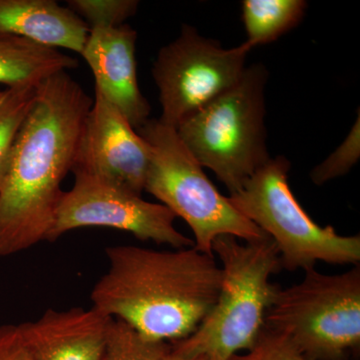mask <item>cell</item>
<instances>
[{"mask_svg":"<svg viewBox=\"0 0 360 360\" xmlns=\"http://www.w3.org/2000/svg\"><path fill=\"white\" fill-rule=\"evenodd\" d=\"M92 104L66 71L37 86L0 169V257L47 241Z\"/></svg>","mask_w":360,"mask_h":360,"instance_id":"obj_1","label":"cell"},{"mask_svg":"<svg viewBox=\"0 0 360 360\" xmlns=\"http://www.w3.org/2000/svg\"><path fill=\"white\" fill-rule=\"evenodd\" d=\"M108 272L92 288V307L150 340L174 343L193 335L219 296L222 269L193 248L156 250L110 246Z\"/></svg>","mask_w":360,"mask_h":360,"instance_id":"obj_2","label":"cell"},{"mask_svg":"<svg viewBox=\"0 0 360 360\" xmlns=\"http://www.w3.org/2000/svg\"><path fill=\"white\" fill-rule=\"evenodd\" d=\"M222 269L217 302L193 335L170 343L174 352L229 360L250 349L264 326L265 314L279 286L270 277L281 269L276 243L267 236L245 243L231 236L212 243Z\"/></svg>","mask_w":360,"mask_h":360,"instance_id":"obj_3","label":"cell"},{"mask_svg":"<svg viewBox=\"0 0 360 360\" xmlns=\"http://www.w3.org/2000/svg\"><path fill=\"white\" fill-rule=\"evenodd\" d=\"M267 79L264 65L246 68L238 84L175 129L187 150L231 194L271 158L264 124Z\"/></svg>","mask_w":360,"mask_h":360,"instance_id":"obj_4","label":"cell"},{"mask_svg":"<svg viewBox=\"0 0 360 360\" xmlns=\"http://www.w3.org/2000/svg\"><path fill=\"white\" fill-rule=\"evenodd\" d=\"M136 131L150 153L144 191L188 224L196 250L213 255V241L222 236L245 243L267 238L219 193L174 127L148 120Z\"/></svg>","mask_w":360,"mask_h":360,"instance_id":"obj_5","label":"cell"},{"mask_svg":"<svg viewBox=\"0 0 360 360\" xmlns=\"http://www.w3.org/2000/svg\"><path fill=\"white\" fill-rule=\"evenodd\" d=\"M290 170V162L283 156L270 158L229 200L274 241L281 269L304 271L319 262L359 265V236H340L333 226L317 224L291 191Z\"/></svg>","mask_w":360,"mask_h":360,"instance_id":"obj_6","label":"cell"},{"mask_svg":"<svg viewBox=\"0 0 360 360\" xmlns=\"http://www.w3.org/2000/svg\"><path fill=\"white\" fill-rule=\"evenodd\" d=\"M264 326L281 331L309 360H345L360 345V267L340 274L304 270L276 292Z\"/></svg>","mask_w":360,"mask_h":360,"instance_id":"obj_7","label":"cell"},{"mask_svg":"<svg viewBox=\"0 0 360 360\" xmlns=\"http://www.w3.org/2000/svg\"><path fill=\"white\" fill-rule=\"evenodd\" d=\"M251 49L243 42L225 49L184 25L179 37L158 52L153 68L160 90V122L176 129L180 122L234 86L246 70Z\"/></svg>","mask_w":360,"mask_h":360,"instance_id":"obj_8","label":"cell"},{"mask_svg":"<svg viewBox=\"0 0 360 360\" xmlns=\"http://www.w3.org/2000/svg\"><path fill=\"white\" fill-rule=\"evenodd\" d=\"M72 188L63 191L47 241L84 227H108L131 233L142 241L193 248V239L174 226V213L161 203L149 202L141 194L84 172H73Z\"/></svg>","mask_w":360,"mask_h":360,"instance_id":"obj_9","label":"cell"},{"mask_svg":"<svg viewBox=\"0 0 360 360\" xmlns=\"http://www.w3.org/2000/svg\"><path fill=\"white\" fill-rule=\"evenodd\" d=\"M149 161L148 143L122 112L96 89L71 172L94 175L141 195Z\"/></svg>","mask_w":360,"mask_h":360,"instance_id":"obj_10","label":"cell"},{"mask_svg":"<svg viewBox=\"0 0 360 360\" xmlns=\"http://www.w3.org/2000/svg\"><path fill=\"white\" fill-rule=\"evenodd\" d=\"M137 33L129 25L90 30L82 52L96 79V89L122 112L135 130L149 120L150 104L137 82Z\"/></svg>","mask_w":360,"mask_h":360,"instance_id":"obj_11","label":"cell"},{"mask_svg":"<svg viewBox=\"0 0 360 360\" xmlns=\"http://www.w3.org/2000/svg\"><path fill=\"white\" fill-rule=\"evenodd\" d=\"M111 321L96 307H73L18 326L34 360H101Z\"/></svg>","mask_w":360,"mask_h":360,"instance_id":"obj_12","label":"cell"},{"mask_svg":"<svg viewBox=\"0 0 360 360\" xmlns=\"http://www.w3.org/2000/svg\"><path fill=\"white\" fill-rule=\"evenodd\" d=\"M0 32L82 54L90 28L53 0H0Z\"/></svg>","mask_w":360,"mask_h":360,"instance_id":"obj_13","label":"cell"},{"mask_svg":"<svg viewBox=\"0 0 360 360\" xmlns=\"http://www.w3.org/2000/svg\"><path fill=\"white\" fill-rule=\"evenodd\" d=\"M78 66L77 58L30 40L0 32V84L39 86L46 78Z\"/></svg>","mask_w":360,"mask_h":360,"instance_id":"obj_14","label":"cell"},{"mask_svg":"<svg viewBox=\"0 0 360 360\" xmlns=\"http://www.w3.org/2000/svg\"><path fill=\"white\" fill-rule=\"evenodd\" d=\"M307 2L303 0H245L243 20L250 49L270 44L302 21Z\"/></svg>","mask_w":360,"mask_h":360,"instance_id":"obj_15","label":"cell"},{"mask_svg":"<svg viewBox=\"0 0 360 360\" xmlns=\"http://www.w3.org/2000/svg\"><path fill=\"white\" fill-rule=\"evenodd\" d=\"M170 349V343L148 340L125 322L112 319L101 360H163Z\"/></svg>","mask_w":360,"mask_h":360,"instance_id":"obj_16","label":"cell"},{"mask_svg":"<svg viewBox=\"0 0 360 360\" xmlns=\"http://www.w3.org/2000/svg\"><path fill=\"white\" fill-rule=\"evenodd\" d=\"M37 86L20 85L0 90V169L4 165L14 137L32 110Z\"/></svg>","mask_w":360,"mask_h":360,"instance_id":"obj_17","label":"cell"},{"mask_svg":"<svg viewBox=\"0 0 360 360\" xmlns=\"http://www.w3.org/2000/svg\"><path fill=\"white\" fill-rule=\"evenodd\" d=\"M137 0H68V7L89 26L112 28L124 25L139 8Z\"/></svg>","mask_w":360,"mask_h":360,"instance_id":"obj_18","label":"cell"},{"mask_svg":"<svg viewBox=\"0 0 360 360\" xmlns=\"http://www.w3.org/2000/svg\"><path fill=\"white\" fill-rule=\"evenodd\" d=\"M359 115L345 141L333 155L317 165L310 174L312 182L322 186L336 177L348 174L356 165L360 156Z\"/></svg>","mask_w":360,"mask_h":360,"instance_id":"obj_19","label":"cell"},{"mask_svg":"<svg viewBox=\"0 0 360 360\" xmlns=\"http://www.w3.org/2000/svg\"><path fill=\"white\" fill-rule=\"evenodd\" d=\"M229 360L309 359L300 352L288 335L264 326L250 349L232 355Z\"/></svg>","mask_w":360,"mask_h":360,"instance_id":"obj_20","label":"cell"},{"mask_svg":"<svg viewBox=\"0 0 360 360\" xmlns=\"http://www.w3.org/2000/svg\"><path fill=\"white\" fill-rule=\"evenodd\" d=\"M0 360H34L18 324L0 326Z\"/></svg>","mask_w":360,"mask_h":360,"instance_id":"obj_21","label":"cell"},{"mask_svg":"<svg viewBox=\"0 0 360 360\" xmlns=\"http://www.w3.org/2000/svg\"><path fill=\"white\" fill-rule=\"evenodd\" d=\"M163 360H208L207 357L205 355H186L180 354L174 352V350L170 349V352L165 355Z\"/></svg>","mask_w":360,"mask_h":360,"instance_id":"obj_22","label":"cell"}]
</instances>
